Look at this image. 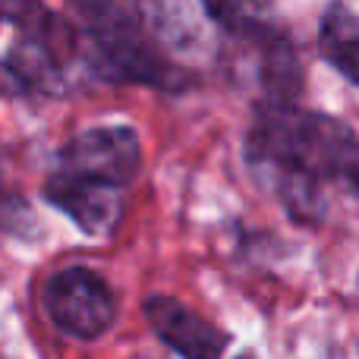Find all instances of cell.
<instances>
[{"label":"cell","mask_w":359,"mask_h":359,"mask_svg":"<svg viewBox=\"0 0 359 359\" xmlns=\"http://www.w3.org/2000/svg\"><path fill=\"white\" fill-rule=\"evenodd\" d=\"M44 198L88 236H107L123 221V189L107 183L54 170L44 183Z\"/></svg>","instance_id":"5"},{"label":"cell","mask_w":359,"mask_h":359,"mask_svg":"<svg viewBox=\"0 0 359 359\" xmlns=\"http://www.w3.org/2000/svg\"><path fill=\"white\" fill-rule=\"evenodd\" d=\"M246 161L299 224L325 221L328 189H359V136L344 120L299 104H259Z\"/></svg>","instance_id":"1"},{"label":"cell","mask_w":359,"mask_h":359,"mask_svg":"<svg viewBox=\"0 0 359 359\" xmlns=\"http://www.w3.org/2000/svg\"><path fill=\"white\" fill-rule=\"evenodd\" d=\"M41 306L50 325L73 341H98L117 322V297L98 271L67 265L44 280Z\"/></svg>","instance_id":"3"},{"label":"cell","mask_w":359,"mask_h":359,"mask_svg":"<svg viewBox=\"0 0 359 359\" xmlns=\"http://www.w3.org/2000/svg\"><path fill=\"white\" fill-rule=\"evenodd\" d=\"M142 312L151 331L161 337V344H168L183 359H224L230 347V337L215 322L192 312L189 306L174 297L155 293L145 299Z\"/></svg>","instance_id":"6"},{"label":"cell","mask_w":359,"mask_h":359,"mask_svg":"<svg viewBox=\"0 0 359 359\" xmlns=\"http://www.w3.org/2000/svg\"><path fill=\"white\" fill-rule=\"evenodd\" d=\"M139 168L142 142L133 126H88L57 151L54 170L126 189L136 180Z\"/></svg>","instance_id":"4"},{"label":"cell","mask_w":359,"mask_h":359,"mask_svg":"<svg viewBox=\"0 0 359 359\" xmlns=\"http://www.w3.org/2000/svg\"><path fill=\"white\" fill-rule=\"evenodd\" d=\"M318 54L359 88V19L341 0H334L318 22Z\"/></svg>","instance_id":"9"},{"label":"cell","mask_w":359,"mask_h":359,"mask_svg":"<svg viewBox=\"0 0 359 359\" xmlns=\"http://www.w3.org/2000/svg\"><path fill=\"white\" fill-rule=\"evenodd\" d=\"M198 4L217 29H224L249 48H262L284 35V29L274 19L271 0H198Z\"/></svg>","instance_id":"7"},{"label":"cell","mask_w":359,"mask_h":359,"mask_svg":"<svg viewBox=\"0 0 359 359\" xmlns=\"http://www.w3.org/2000/svg\"><path fill=\"white\" fill-rule=\"evenodd\" d=\"M67 16L88 44L86 63L111 82H130L155 92H186L196 73L170 57V50L117 0H67Z\"/></svg>","instance_id":"2"},{"label":"cell","mask_w":359,"mask_h":359,"mask_svg":"<svg viewBox=\"0 0 359 359\" xmlns=\"http://www.w3.org/2000/svg\"><path fill=\"white\" fill-rule=\"evenodd\" d=\"M130 13L164 44L168 50H186L198 48L202 35H198L196 16L183 0H130Z\"/></svg>","instance_id":"8"},{"label":"cell","mask_w":359,"mask_h":359,"mask_svg":"<svg viewBox=\"0 0 359 359\" xmlns=\"http://www.w3.org/2000/svg\"><path fill=\"white\" fill-rule=\"evenodd\" d=\"M35 227V217H32L29 205L22 202L19 196H10V192H0V230L6 233H16V230Z\"/></svg>","instance_id":"10"}]
</instances>
